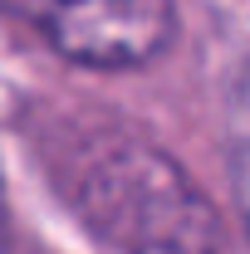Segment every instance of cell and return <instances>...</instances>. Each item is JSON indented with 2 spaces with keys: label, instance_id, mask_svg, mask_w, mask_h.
<instances>
[{
  "label": "cell",
  "instance_id": "6da1fadb",
  "mask_svg": "<svg viewBox=\"0 0 250 254\" xmlns=\"http://www.w3.org/2000/svg\"><path fill=\"white\" fill-rule=\"evenodd\" d=\"M108 152L79 166L74 205L123 254H226L216 210L177 161L137 142H103Z\"/></svg>",
  "mask_w": 250,
  "mask_h": 254
},
{
  "label": "cell",
  "instance_id": "7a4b0ae2",
  "mask_svg": "<svg viewBox=\"0 0 250 254\" xmlns=\"http://www.w3.org/2000/svg\"><path fill=\"white\" fill-rule=\"evenodd\" d=\"M0 10L69 64L103 73L162 59L177 34L172 0H0Z\"/></svg>",
  "mask_w": 250,
  "mask_h": 254
}]
</instances>
